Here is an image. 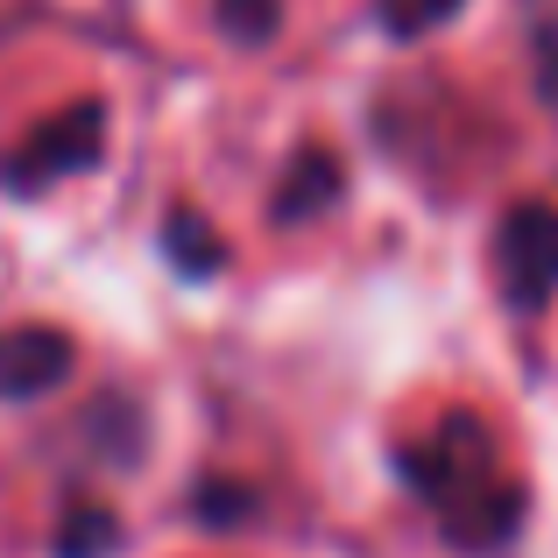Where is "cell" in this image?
<instances>
[{
	"instance_id": "1",
	"label": "cell",
	"mask_w": 558,
	"mask_h": 558,
	"mask_svg": "<svg viewBox=\"0 0 558 558\" xmlns=\"http://www.w3.org/2000/svg\"><path fill=\"white\" fill-rule=\"evenodd\" d=\"M99 142H107V113H99V107H71L64 121L36 128L28 142H14V149L0 156V184H8L14 198H28V191L71 178V170H93Z\"/></svg>"
},
{
	"instance_id": "2",
	"label": "cell",
	"mask_w": 558,
	"mask_h": 558,
	"mask_svg": "<svg viewBox=\"0 0 558 558\" xmlns=\"http://www.w3.org/2000/svg\"><path fill=\"white\" fill-rule=\"evenodd\" d=\"M495 276H502V298L517 312H537L545 298H558V213L551 205H509L502 233H495Z\"/></svg>"
},
{
	"instance_id": "3",
	"label": "cell",
	"mask_w": 558,
	"mask_h": 558,
	"mask_svg": "<svg viewBox=\"0 0 558 558\" xmlns=\"http://www.w3.org/2000/svg\"><path fill=\"white\" fill-rule=\"evenodd\" d=\"M78 368V347L57 326H14L0 332V403H36V396L64 389V375Z\"/></svg>"
},
{
	"instance_id": "4",
	"label": "cell",
	"mask_w": 558,
	"mask_h": 558,
	"mask_svg": "<svg viewBox=\"0 0 558 558\" xmlns=\"http://www.w3.org/2000/svg\"><path fill=\"white\" fill-rule=\"evenodd\" d=\"M332 198H340V156H332V149H312V142H304L298 163H290V184L276 191V219H283V227H298V219L326 213Z\"/></svg>"
},
{
	"instance_id": "5",
	"label": "cell",
	"mask_w": 558,
	"mask_h": 558,
	"mask_svg": "<svg viewBox=\"0 0 558 558\" xmlns=\"http://www.w3.org/2000/svg\"><path fill=\"white\" fill-rule=\"evenodd\" d=\"M170 255H178V269L184 276H205V269H219V262H227V247L213 241V233H205V219L191 213V205H178V213H170Z\"/></svg>"
},
{
	"instance_id": "6",
	"label": "cell",
	"mask_w": 558,
	"mask_h": 558,
	"mask_svg": "<svg viewBox=\"0 0 558 558\" xmlns=\"http://www.w3.org/2000/svg\"><path fill=\"white\" fill-rule=\"evenodd\" d=\"M113 545H121V523H113L99 502L71 509V523L57 531V558H99V551H113Z\"/></svg>"
},
{
	"instance_id": "7",
	"label": "cell",
	"mask_w": 558,
	"mask_h": 558,
	"mask_svg": "<svg viewBox=\"0 0 558 558\" xmlns=\"http://www.w3.org/2000/svg\"><path fill=\"white\" fill-rule=\"evenodd\" d=\"M276 14H283L276 0H219L213 22L227 28L233 43H247V50H255V43H269V36H276Z\"/></svg>"
},
{
	"instance_id": "8",
	"label": "cell",
	"mask_w": 558,
	"mask_h": 558,
	"mask_svg": "<svg viewBox=\"0 0 558 558\" xmlns=\"http://www.w3.org/2000/svg\"><path fill=\"white\" fill-rule=\"evenodd\" d=\"M452 8H460V0H381V22H389L396 36H424V28L446 22Z\"/></svg>"
},
{
	"instance_id": "9",
	"label": "cell",
	"mask_w": 558,
	"mask_h": 558,
	"mask_svg": "<svg viewBox=\"0 0 558 558\" xmlns=\"http://www.w3.org/2000/svg\"><path fill=\"white\" fill-rule=\"evenodd\" d=\"M247 488H219V481H205V488H198V523H213V531H219V523H241L247 517Z\"/></svg>"
}]
</instances>
